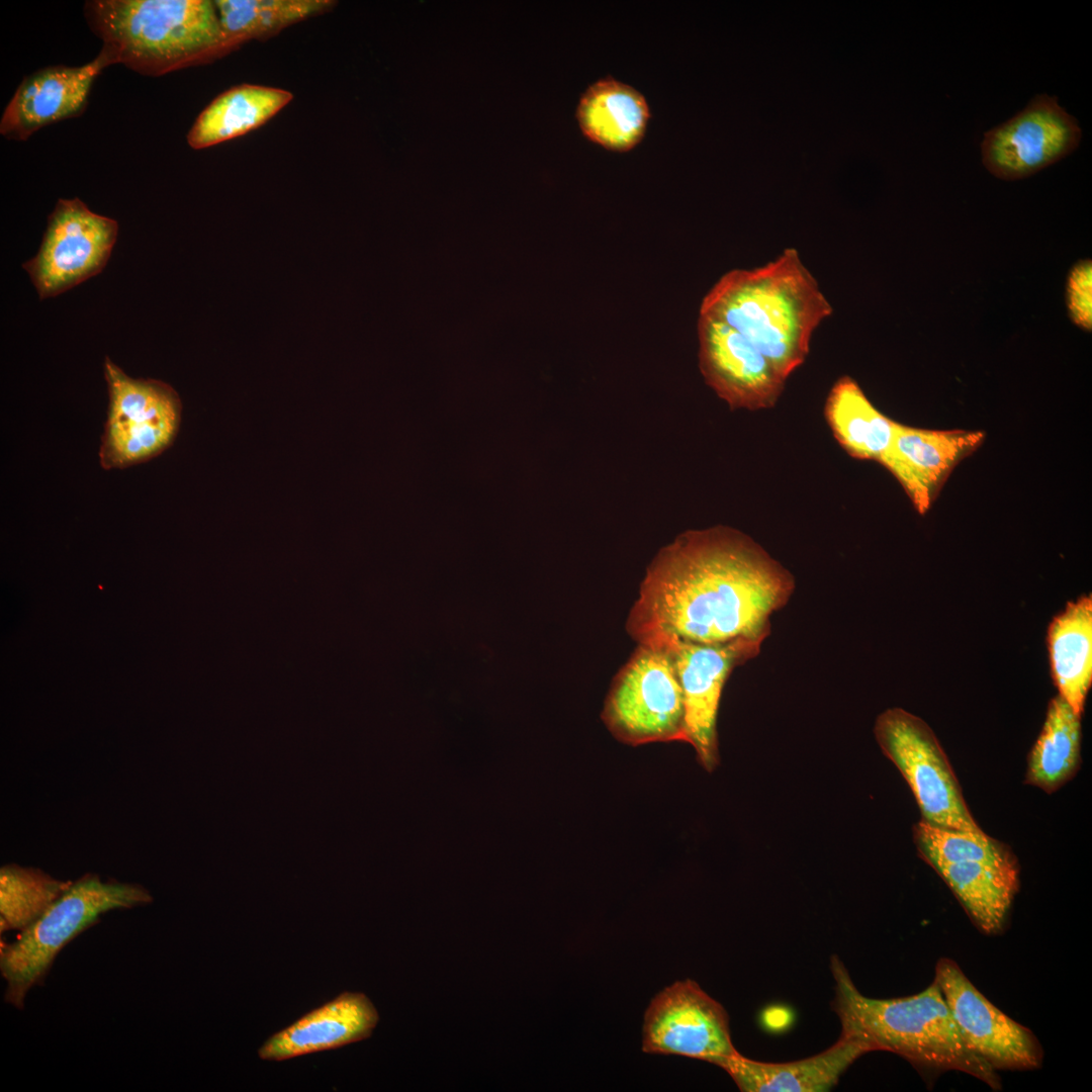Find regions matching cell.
Listing matches in <instances>:
<instances>
[{
  "label": "cell",
  "mask_w": 1092,
  "mask_h": 1092,
  "mask_svg": "<svg viewBox=\"0 0 1092 1092\" xmlns=\"http://www.w3.org/2000/svg\"><path fill=\"white\" fill-rule=\"evenodd\" d=\"M639 642L659 646L670 656L684 695L685 741L694 746L701 764L713 770L719 761L716 721L724 682L736 665L759 653L763 641L700 644L652 635Z\"/></svg>",
  "instance_id": "cell-9"
},
{
  "label": "cell",
  "mask_w": 1092,
  "mask_h": 1092,
  "mask_svg": "<svg viewBox=\"0 0 1092 1092\" xmlns=\"http://www.w3.org/2000/svg\"><path fill=\"white\" fill-rule=\"evenodd\" d=\"M824 413L834 438L851 457L880 462L890 448L897 422L878 411L851 377L834 383Z\"/></svg>",
  "instance_id": "cell-23"
},
{
  "label": "cell",
  "mask_w": 1092,
  "mask_h": 1092,
  "mask_svg": "<svg viewBox=\"0 0 1092 1092\" xmlns=\"http://www.w3.org/2000/svg\"><path fill=\"white\" fill-rule=\"evenodd\" d=\"M830 966L842 1032L858 1037L871 1051L897 1054L917 1069L964 1072L993 1090L1001 1089L997 1071L965 1043L934 980L912 996L875 999L857 990L837 957Z\"/></svg>",
  "instance_id": "cell-3"
},
{
  "label": "cell",
  "mask_w": 1092,
  "mask_h": 1092,
  "mask_svg": "<svg viewBox=\"0 0 1092 1092\" xmlns=\"http://www.w3.org/2000/svg\"><path fill=\"white\" fill-rule=\"evenodd\" d=\"M1080 719L1060 696L1051 700L1028 757L1026 784L1052 793L1073 777L1080 761Z\"/></svg>",
  "instance_id": "cell-24"
},
{
  "label": "cell",
  "mask_w": 1092,
  "mask_h": 1092,
  "mask_svg": "<svg viewBox=\"0 0 1092 1092\" xmlns=\"http://www.w3.org/2000/svg\"><path fill=\"white\" fill-rule=\"evenodd\" d=\"M682 690L667 652L640 644L610 692L603 718L621 741H685Z\"/></svg>",
  "instance_id": "cell-8"
},
{
  "label": "cell",
  "mask_w": 1092,
  "mask_h": 1092,
  "mask_svg": "<svg viewBox=\"0 0 1092 1092\" xmlns=\"http://www.w3.org/2000/svg\"><path fill=\"white\" fill-rule=\"evenodd\" d=\"M292 98L291 92L279 88L235 86L201 111L187 134L188 145L200 150L246 134L271 119Z\"/></svg>",
  "instance_id": "cell-21"
},
{
  "label": "cell",
  "mask_w": 1092,
  "mask_h": 1092,
  "mask_svg": "<svg viewBox=\"0 0 1092 1092\" xmlns=\"http://www.w3.org/2000/svg\"><path fill=\"white\" fill-rule=\"evenodd\" d=\"M1054 682L1072 710L1081 716L1092 681V599L1070 602L1048 630Z\"/></svg>",
  "instance_id": "cell-20"
},
{
  "label": "cell",
  "mask_w": 1092,
  "mask_h": 1092,
  "mask_svg": "<svg viewBox=\"0 0 1092 1092\" xmlns=\"http://www.w3.org/2000/svg\"><path fill=\"white\" fill-rule=\"evenodd\" d=\"M869 1052L871 1049L861 1039L841 1032L832 1046L803 1060L765 1063L736 1053L719 1067L743 1092H824L834 1087L847 1068Z\"/></svg>",
  "instance_id": "cell-18"
},
{
  "label": "cell",
  "mask_w": 1092,
  "mask_h": 1092,
  "mask_svg": "<svg viewBox=\"0 0 1092 1092\" xmlns=\"http://www.w3.org/2000/svg\"><path fill=\"white\" fill-rule=\"evenodd\" d=\"M649 107L635 88L611 77L601 79L582 93L576 118L583 134L612 151H628L643 138Z\"/></svg>",
  "instance_id": "cell-19"
},
{
  "label": "cell",
  "mask_w": 1092,
  "mask_h": 1092,
  "mask_svg": "<svg viewBox=\"0 0 1092 1092\" xmlns=\"http://www.w3.org/2000/svg\"><path fill=\"white\" fill-rule=\"evenodd\" d=\"M642 1050L719 1066L737 1052L724 1007L692 980L660 991L646 1009Z\"/></svg>",
  "instance_id": "cell-11"
},
{
  "label": "cell",
  "mask_w": 1092,
  "mask_h": 1092,
  "mask_svg": "<svg viewBox=\"0 0 1092 1092\" xmlns=\"http://www.w3.org/2000/svg\"><path fill=\"white\" fill-rule=\"evenodd\" d=\"M115 64L102 48L95 59L78 67L53 66L25 77L4 109L0 133L25 141L38 129L80 115L97 76Z\"/></svg>",
  "instance_id": "cell-15"
},
{
  "label": "cell",
  "mask_w": 1092,
  "mask_h": 1092,
  "mask_svg": "<svg viewBox=\"0 0 1092 1092\" xmlns=\"http://www.w3.org/2000/svg\"><path fill=\"white\" fill-rule=\"evenodd\" d=\"M222 31L233 47L327 11L331 0H216Z\"/></svg>",
  "instance_id": "cell-25"
},
{
  "label": "cell",
  "mask_w": 1092,
  "mask_h": 1092,
  "mask_svg": "<svg viewBox=\"0 0 1092 1092\" xmlns=\"http://www.w3.org/2000/svg\"><path fill=\"white\" fill-rule=\"evenodd\" d=\"M152 901L151 893L138 884L114 880L103 882L95 874H86L72 882L15 939L1 940L0 972L7 983L4 1001L22 1009L28 991L43 981L57 954L81 932L96 924L102 914Z\"/></svg>",
  "instance_id": "cell-5"
},
{
  "label": "cell",
  "mask_w": 1092,
  "mask_h": 1092,
  "mask_svg": "<svg viewBox=\"0 0 1092 1092\" xmlns=\"http://www.w3.org/2000/svg\"><path fill=\"white\" fill-rule=\"evenodd\" d=\"M117 234L114 219L91 211L79 198L59 199L37 254L22 267L41 299L56 296L104 268Z\"/></svg>",
  "instance_id": "cell-10"
},
{
  "label": "cell",
  "mask_w": 1092,
  "mask_h": 1092,
  "mask_svg": "<svg viewBox=\"0 0 1092 1092\" xmlns=\"http://www.w3.org/2000/svg\"><path fill=\"white\" fill-rule=\"evenodd\" d=\"M84 15L115 64L147 76L206 63L234 48L209 0H92Z\"/></svg>",
  "instance_id": "cell-4"
},
{
  "label": "cell",
  "mask_w": 1092,
  "mask_h": 1092,
  "mask_svg": "<svg viewBox=\"0 0 1092 1092\" xmlns=\"http://www.w3.org/2000/svg\"><path fill=\"white\" fill-rule=\"evenodd\" d=\"M1067 303L1072 321L1091 329V261L1084 260L1071 270L1067 282Z\"/></svg>",
  "instance_id": "cell-28"
},
{
  "label": "cell",
  "mask_w": 1092,
  "mask_h": 1092,
  "mask_svg": "<svg viewBox=\"0 0 1092 1092\" xmlns=\"http://www.w3.org/2000/svg\"><path fill=\"white\" fill-rule=\"evenodd\" d=\"M832 311L794 248L763 266L727 272L700 307L750 342L785 379L804 363L814 331Z\"/></svg>",
  "instance_id": "cell-2"
},
{
  "label": "cell",
  "mask_w": 1092,
  "mask_h": 1092,
  "mask_svg": "<svg viewBox=\"0 0 1092 1092\" xmlns=\"http://www.w3.org/2000/svg\"><path fill=\"white\" fill-rule=\"evenodd\" d=\"M919 855L929 864L985 862L993 866H1018L1006 845L980 831H961L936 827L920 820L914 827Z\"/></svg>",
  "instance_id": "cell-27"
},
{
  "label": "cell",
  "mask_w": 1092,
  "mask_h": 1092,
  "mask_svg": "<svg viewBox=\"0 0 1092 1092\" xmlns=\"http://www.w3.org/2000/svg\"><path fill=\"white\" fill-rule=\"evenodd\" d=\"M934 981L965 1043L994 1070L1041 1067L1043 1051L1034 1033L991 1003L956 962L940 959Z\"/></svg>",
  "instance_id": "cell-12"
},
{
  "label": "cell",
  "mask_w": 1092,
  "mask_h": 1092,
  "mask_svg": "<svg viewBox=\"0 0 1092 1092\" xmlns=\"http://www.w3.org/2000/svg\"><path fill=\"white\" fill-rule=\"evenodd\" d=\"M794 589L791 572L747 535L722 526L690 531L649 566L628 628L638 641H763Z\"/></svg>",
  "instance_id": "cell-1"
},
{
  "label": "cell",
  "mask_w": 1092,
  "mask_h": 1092,
  "mask_svg": "<svg viewBox=\"0 0 1092 1092\" xmlns=\"http://www.w3.org/2000/svg\"><path fill=\"white\" fill-rule=\"evenodd\" d=\"M875 735L884 754L908 783L926 823L980 831L960 784L934 733L920 718L899 708L882 713Z\"/></svg>",
  "instance_id": "cell-7"
},
{
  "label": "cell",
  "mask_w": 1092,
  "mask_h": 1092,
  "mask_svg": "<svg viewBox=\"0 0 1092 1092\" xmlns=\"http://www.w3.org/2000/svg\"><path fill=\"white\" fill-rule=\"evenodd\" d=\"M108 410L99 449L104 469L149 461L175 441L182 403L177 391L157 379L132 378L108 357L104 361Z\"/></svg>",
  "instance_id": "cell-6"
},
{
  "label": "cell",
  "mask_w": 1092,
  "mask_h": 1092,
  "mask_svg": "<svg viewBox=\"0 0 1092 1092\" xmlns=\"http://www.w3.org/2000/svg\"><path fill=\"white\" fill-rule=\"evenodd\" d=\"M700 368L708 385L732 408L772 407L786 380L772 363L731 327L699 314Z\"/></svg>",
  "instance_id": "cell-14"
},
{
  "label": "cell",
  "mask_w": 1092,
  "mask_h": 1092,
  "mask_svg": "<svg viewBox=\"0 0 1092 1092\" xmlns=\"http://www.w3.org/2000/svg\"><path fill=\"white\" fill-rule=\"evenodd\" d=\"M72 881L53 878L39 869L14 863L0 870V933L22 931L36 921Z\"/></svg>",
  "instance_id": "cell-26"
},
{
  "label": "cell",
  "mask_w": 1092,
  "mask_h": 1092,
  "mask_svg": "<svg viewBox=\"0 0 1092 1092\" xmlns=\"http://www.w3.org/2000/svg\"><path fill=\"white\" fill-rule=\"evenodd\" d=\"M1081 136L1077 119L1056 96L1037 94L1010 119L984 133L982 162L1000 179H1022L1070 155Z\"/></svg>",
  "instance_id": "cell-13"
},
{
  "label": "cell",
  "mask_w": 1092,
  "mask_h": 1092,
  "mask_svg": "<svg viewBox=\"0 0 1092 1092\" xmlns=\"http://www.w3.org/2000/svg\"><path fill=\"white\" fill-rule=\"evenodd\" d=\"M984 439L978 431H936L897 423L880 463L900 482L916 511L925 514L954 467Z\"/></svg>",
  "instance_id": "cell-16"
},
{
  "label": "cell",
  "mask_w": 1092,
  "mask_h": 1092,
  "mask_svg": "<svg viewBox=\"0 0 1092 1092\" xmlns=\"http://www.w3.org/2000/svg\"><path fill=\"white\" fill-rule=\"evenodd\" d=\"M932 868L981 932L994 935L1004 929L1019 887L1018 866L970 861L938 863Z\"/></svg>",
  "instance_id": "cell-22"
},
{
  "label": "cell",
  "mask_w": 1092,
  "mask_h": 1092,
  "mask_svg": "<svg viewBox=\"0 0 1092 1092\" xmlns=\"http://www.w3.org/2000/svg\"><path fill=\"white\" fill-rule=\"evenodd\" d=\"M379 1021L372 1001L361 992H343L270 1036L261 1060L281 1062L364 1040Z\"/></svg>",
  "instance_id": "cell-17"
}]
</instances>
